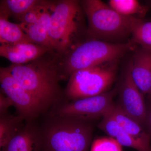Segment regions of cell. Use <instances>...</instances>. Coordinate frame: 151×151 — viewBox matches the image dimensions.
<instances>
[{"label":"cell","instance_id":"cell-13","mask_svg":"<svg viewBox=\"0 0 151 151\" xmlns=\"http://www.w3.org/2000/svg\"><path fill=\"white\" fill-rule=\"evenodd\" d=\"M0 12V41L1 45L33 43L19 24L9 21L10 14L1 4Z\"/></svg>","mask_w":151,"mask_h":151},{"label":"cell","instance_id":"cell-22","mask_svg":"<svg viewBox=\"0 0 151 151\" xmlns=\"http://www.w3.org/2000/svg\"><path fill=\"white\" fill-rule=\"evenodd\" d=\"M47 2L41 1L39 4L30 10L20 19L21 23L27 24L37 23L42 11L46 5Z\"/></svg>","mask_w":151,"mask_h":151},{"label":"cell","instance_id":"cell-9","mask_svg":"<svg viewBox=\"0 0 151 151\" xmlns=\"http://www.w3.org/2000/svg\"><path fill=\"white\" fill-rule=\"evenodd\" d=\"M118 105L127 116L143 127H146L147 109L144 95L132 79L129 67L120 88V104Z\"/></svg>","mask_w":151,"mask_h":151},{"label":"cell","instance_id":"cell-2","mask_svg":"<svg viewBox=\"0 0 151 151\" xmlns=\"http://www.w3.org/2000/svg\"><path fill=\"white\" fill-rule=\"evenodd\" d=\"M7 68L47 108L58 103L61 94L59 82L63 75L52 63L39 58L27 64H12Z\"/></svg>","mask_w":151,"mask_h":151},{"label":"cell","instance_id":"cell-20","mask_svg":"<svg viewBox=\"0 0 151 151\" xmlns=\"http://www.w3.org/2000/svg\"><path fill=\"white\" fill-rule=\"evenodd\" d=\"M102 118V121L98 125L99 128L110 136V137L116 139L123 128L114 117L112 111Z\"/></svg>","mask_w":151,"mask_h":151},{"label":"cell","instance_id":"cell-5","mask_svg":"<svg viewBox=\"0 0 151 151\" xmlns=\"http://www.w3.org/2000/svg\"><path fill=\"white\" fill-rule=\"evenodd\" d=\"M117 61L81 69L70 76L65 96L74 101L108 92L116 78Z\"/></svg>","mask_w":151,"mask_h":151},{"label":"cell","instance_id":"cell-19","mask_svg":"<svg viewBox=\"0 0 151 151\" xmlns=\"http://www.w3.org/2000/svg\"><path fill=\"white\" fill-rule=\"evenodd\" d=\"M41 1L37 0H7L2 1L10 14H12L19 19Z\"/></svg>","mask_w":151,"mask_h":151},{"label":"cell","instance_id":"cell-7","mask_svg":"<svg viewBox=\"0 0 151 151\" xmlns=\"http://www.w3.org/2000/svg\"><path fill=\"white\" fill-rule=\"evenodd\" d=\"M117 89L93 97L72 101L58 105L50 116L72 117L91 121L103 117L112 111Z\"/></svg>","mask_w":151,"mask_h":151},{"label":"cell","instance_id":"cell-12","mask_svg":"<svg viewBox=\"0 0 151 151\" xmlns=\"http://www.w3.org/2000/svg\"><path fill=\"white\" fill-rule=\"evenodd\" d=\"M41 130L32 122L22 127L1 151H41Z\"/></svg>","mask_w":151,"mask_h":151},{"label":"cell","instance_id":"cell-4","mask_svg":"<svg viewBox=\"0 0 151 151\" xmlns=\"http://www.w3.org/2000/svg\"><path fill=\"white\" fill-rule=\"evenodd\" d=\"M137 45L114 43L93 40L79 45L71 52L65 61V73L70 76L81 69L117 61L128 52L134 50Z\"/></svg>","mask_w":151,"mask_h":151},{"label":"cell","instance_id":"cell-8","mask_svg":"<svg viewBox=\"0 0 151 151\" xmlns=\"http://www.w3.org/2000/svg\"><path fill=\"white\" fill-rule=\"evenodd\" d=\"M2 92L12 101L18 115L27 122H32L47 108L17 81L6 68H1Z\"/></svg>","mask_w":151,"mask_h":151},{"label":"cell","instance_id":"cell-11","mask_svg":"<svg viewBox=\"0 0 151 151\" xmlns=\"http://www.w3.org/2000/svg\"><path fill=\"white\" fill-rule=\"evenodd\" d=\"M49 49L33 43L3 44L0 46L1 56L14 64H24L40 58Z\"/></svg>","mask_w":151,"mask_h":151},{"label":"cell","instance_id":"cell-6","mask_svg":"<svg viewBox=\"0 0 151 151\" xmlns=\"http://www.w3.org/2000/svg\"><path fill=\"white\" fill-rule=\"evenodd\" d=\"M80 8L78 2L65 0L54 4L49 29L52 49L67 51L77 32Z\"/></svg>","mask_w":151,"mask_h":151},{"label":"cell","instance_id":"cell-21","mask_svg":"<svg viewBox=\"0 0 151 151\" xmlns=\"http://www.w3.org/2000/svg\"><path fill=\"white\" fill-rule=\"evenodd\" d=\"M90 151H123L122 146L112 137L99 138L93 141Z\"/></svg>","mask_w":151,"mask_h":151},{"label":"cell","instance_id":"cell-10","mask_svg":"<svg viewBox=\"0 0 151 151\" xmlns=\"http://www.w3.org/2000/svg\"><path fill=\"white\" fill-rule=\"evenodd\" d=\"M129 67L135 84L151 100V50L138 49Z\"/></svg>","mask_w":151,"mask_h":151},{"label":"cell","instance_id":"cell-16","mask_svg":"<svg viewBox=\"0 0 151 151\" xmlns=\"http://www.w3.org/2000/svg\"><path fill=\"white\" fill-rule=\"evenodd\" d=\"M108 5L122 15L141 19L145 17L149 9L137 0H111Z\"/></svg>","mask_w":151,"mask_h":151},{"label":"cell","instance_id":"cell-15","mask_svg":"<svg viewBox=\"0 0 151 151\" xmlns=\"http://www.w3.org/2000/svg\"><path fill=\"white\" fill-rule=\"evenodd\" d=\"M24 120L19 115L13 116L9 113L0 116V147L3 148L22 128Z\"/></svg>","mask_w":151,"mask_h":151},{"label":"cell","instance_id":"cell-3","mask_svg":"<svg viewBox=\"0 0 151 151\" xmlns=\"http://www.w3.org/2000/svg\"><path fill=\"white\" fill-rule=\"evenodd\" d=\"M82 5L89 23V32L98 39L116 40L131 34L142 19L126 17L99 0H86Z\"/></svg>","mask_w":151,"mask_h":151},{"label":"cell","instance_id":"cell-1","mask_svg":"<svg viewBox=\"0 0 151 151\" xmlns=\"http://www.w3.org/2000/svg\"><path fill=\"white\" fill-rule=\"evenodd\" d=\"M40 130L41 151H89L92 145L91 121L50 116Z\"/></svg>","mask_w":151,"mask_h":151},{"label":"cell","instance_id":"cell-17","mask_svg":"<svg viewBox=\"0 0 151 151\" xmlns=\"http://www.w3.org/2000/svg\"><path fill=\"white\" fill-rule=\"evenodd\" d=\"M21 27L32 43L52 49L48 29L39 24H27L21 23Z\"/></svg>","mask_w":151,"mask_h":151},{"label":"cell","instance_id":"cell-14","mask_svg":"<svg viewBox=\"0 0 151 151\" xmlns=\"http://www.w3.org/2000/svg\"><path fill=\"white\" fill-rule=\"evenodd\" d=\"M112 112L126 133L147 147L151 149L150 137L147 130L144 129V127L127 116L118 105H115Z\"/></svg>","mask_w":151,"mask_h":151},{"label":"cell","instance_id":"cell-23","mask_svg":"<svg viewBox=\"0 0 151 151\" xmlns=\"http://www.w3.org/2000/svg\"><path fill=\"white\" fill-rule=\"evenodd\" d=\"M14 106L12 101L3 92L0 93V116L8 113L11 106Z\"/></svg>","mask_w":151,"mask_h":151},{"label":"cell","instance_id":"cell-18","mask_svg":"<svg viewBox=\"0 0 151 151\" xmlns=\"http://www.w3.org/2000/svg\"><path fill=\"white\" fill-rule=\"evenodd\" d=\"M131 41L139 45L141 48L151 50V21L142 20L137 24L131 33Z\"/></svg>","mask_w":151,"mask_h":151}]
</instances>
